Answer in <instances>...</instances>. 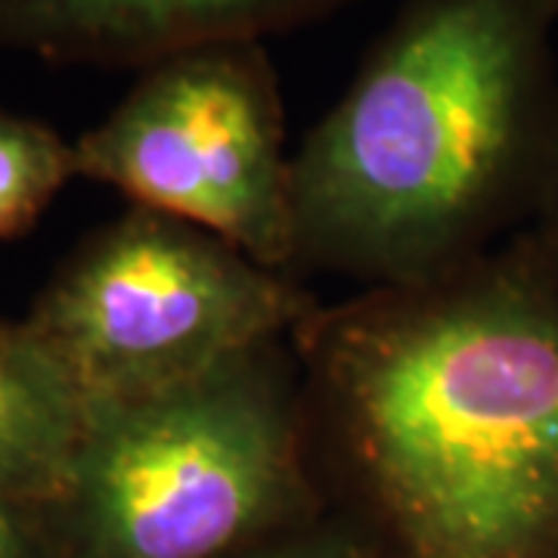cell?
<instances>
[{
    "label": "cell",
    "mask_w": 558,
    "mask_h": 558,
    "mask_svg": "<svg viewBox=\"0 0 558 558\" xmlns=\"http://www.w3.org/2000/svg\"><path fill=\"white\" fill-rule=\"evenodd\" d=\"M326 512L373 558H558V258L527 227L292 336Z\"/></svg>",
    "instance_id": "6da1fadb"
},
{
    "label": "cell",
    "mask_w": 558,
    "mask_h": 558,
    "mask_svg": "<svg viewBox=\"0 0 558 558\" xmlns=\"http://www.w3.org/2000/svg\"><path fill=\"white\" fill-rule=\"evenodd\" d=\"M556 0H403L292 153V274L447 277L527 230L558 165Z\"/></svg>",
    "instance_id": "7a4b0ae2"
},
{
    "label": "cell",
    "mask_w": 558,
    "mask_h": 558,
    "mask_svg": "<svg viewBox=\"0 0 558 558\" xmlns=\"http://www.w3.org/2000/svg\"><path fill=\"white\" fill-rule=\"evenodd\" d=\"M323 512L292 339L87 403L65 484L35 509L50 558H230Z\"/></svg>",
    "instance_id": "3957f363"
},
{
    "label": "cell",
    "mask_w": 558,
    "mask_h": 558,
    "mask_svg": "<svg viewBox=\"0 0 558 558\" xmlns=\"http://www.w3.org/2000/svg\"><path fill=\"white\" fill-rule=\"evenodd\" d=\"M319 301L208 230L131 208L62 260L25 326L87 403L159 395L267 341Z\"/></svg>",
    "instance_id": "277c9868"
},
{
    "label": "cell",
    "mask_w": 558,
    "mask_h": 558,
    "mask_svg": "<svg viewBox=\"0 0 558 558\" xmlns=\"http://www.w3.org/2000/svg\"><path fill=\"white\" fill-rule=\"evenodd\" d=\"M72 153L75 178L292 274V153L267 40H205L143 65Z\"/></svg>",
    "instance_id": "5b68a950"
},
{
    "label": "cell",
    "mask_w": 558,
    "mask_h": 558,
    "mask_svg": "<svg viewBox=\"0 0 558 558\" xmlns=\"http://www.w3.org/2000/svg\"><path fill=\"white\" fill-rule=\"evenodd\" d=\"M351 3L357 0H0V53L137 72L193 44L267 40Z\"/></svg>",
    "instance_id": "8992f818"
},
{
    "label": "cell",
    "mask_w": 558,
    "mask_h": 558,
    "mask_svg": "<svg viewBox=\"0 0 558 558\" xmlns=\"http://www.w3.org/2000/svg\"><path fill=\"white\" fill-rule=\"evenodd\" d=\"M87 400L25 319H0V499L40 509L72 469Z\"/></svg>",
    "instance_id": "52a82bcc"
},
{
    "label": "cell",
    "mask_w": 558,
    "mask_h": 558,
    "mask_svg": "<svg viewBox=\"0 0 558 558\" xmlns=\"http://www.w3.org/2000/svg\"><path fill=\"white\" fill-rule=\"evenodd\" d=\"M75 180V153L50 124L0 106V240L28 233Z\"/></svg>",
    "instance_id": "ba28073f"
},
{
    "label": "cell",
    "mask_w": 558,
    "mask_h": 558,
    "mask_svg": "<svg viewBox=\"0 0 558 558\" xmlns=\"http://www.w3.org/2000/svg\"><path fill=\"white\" fill-rule=\"evenodd\" d=\"M230 558H373V553L344 521L332 512H323Z\"/></svg>",
    "instance_id": "9c48e42d"
},
{
    "label": "cell",
    "mask_w": 558,
    "mask_h": 558,
    "mask_svg": "<svg viewBox=\"0 0 558 558\" xmlns=\"http://www.w3.org/2000/svg\"><path fill=\"white\" fill-rule=\"evenodd\" d=\"M0 558H50L35 509L0 499Z\"/></svg>",
    "instance_id": "30bf717a"
},
{
    "label": "cell",
    "mask_w": 558,
    "mask_h": 558,
    "mask_svg": "<svg viewBox=\"0 0 558 558\" xmlns=\"http://www.w3.org/2000/svg\"><path fill=\"white\" fill-rule=\"evenodd\" d=\"M531 230L537 233L539 240L546 242V248L558 258V165L556 174L549 180V190H546V199L539 205L537 218L531 223Z\"/></svg>",
    "instance_id": "8fae6325"
},
{
    "label": "cell",
    "mask_w": 558,
    "mask_h": 558,
    "mask_svg": "<svg viewBox=\"0 0 558 558\" xmlns=\"http://www.w3.org/2000/svg\"><path fill=\"white\" fill-rule=\"evenodd\" d=\"M556 7H558V0H556Z\"/></svg>",
    "instance_id": "7c38bea8"
}]
</instances>
